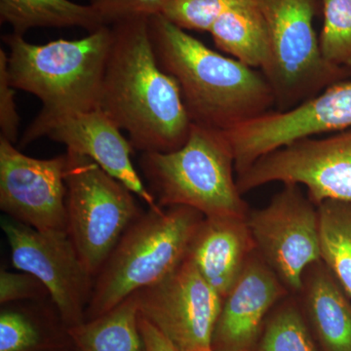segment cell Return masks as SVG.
Segmentation results:
<instances>
[{
  "instance_id": "1",
  "label": "cell",
  "mask_w": 351,
  "mask_h": 351,
  "mask_svg": "<svg viewBox=\"0 0 351 351\" xmlns=\"http://www.w3.org/2000/svg\"><path fill=\"white\" fill-rule=\"evenodd\" d=\"M110 27L101 110L129 134L134 151L179 149L188 140L193 122L179 84L157 61L149 19L138 18Z\"/></svg>"
},
{
  "instance_id": "2",
  "label": "cell",
  "mask_w": 351,
  "mask_h": 351,
  "mask_svg": "<svg viewBox=\"0 0 351 351\" xmlns=\"http://www.w3.org/2000/svg\"><path fill=\"white\" fill-rule=\"evenodd\" d=\"M149 29L159 66L179 84L193 123L228 132L276 108L262 71L219 54L162 15L149 18Z\"/></svg>"
},
{
  "instance_id": "3",
  "label": "cell",
  "mask_w": 351,
  "mask_h": 351,
  "mask_svg": "<svg viewBox=\"0 0 351 351\" xmlns=\"http://www.w3.org/2000/svg\"><path fill=\"white\" fill-rule=\"evenodd\" d=\"M2 38L9 50L11 84L43 103L38 119L101 108L112 27L104 25L75 40L58 39L45 44L27 43L15 34Z\"/></svg>"
},
{
  "instance_id": "4",
  "label": "cell",
  "mask_w": 351,
  "mask_h": 351,
  "mask_svg": "<svg viewBox=\"0 0 351 351\" xmlns=\"http://www.w3.org/2000/svg\"><path fill=\"white\" fill-rule=\"evenodd\" d=\"M140 166L160 207H191L207 218L248 217L251 209L234 178V154L226 132L193 123L182 147L145 152Z\"/></svg>"
},
{
  "instance_id": "5",
  "label": "cell",
  "mask_w": 351,
  "mask_h": 351,
  "mask_svg": "<svg viewBox=\"0 0 351 351\" xmlns=\"http://www.w3.org/2000/svg\"><path fill=\"white\" fill-rule=\"evenodd\" d=\"M204 215L186 206L149 208L123 233L95 277L86 320L108 313L174 271L188 256Z\"/></svg>"
},
{
  "instance_id": "6",
  "label": "cell",
  "mask_w": 351,
  "mask_h": 351,
  "mask_svg": "<svg viewBox=\"0 0 351 351\" xmlns=\"http://www.w3.org/2000/svg\"><path fill=\"white\" fill-rule=\"evenodd\" d=\"M269 29L270 54L262 73L269 82L276 110L286 112L306 103L351 76V69L323 58L314 18L322 0H255Z\"/></svg>"
},
{
  "instance_id": "7",
  "label": "cell",
  "mask_w": 351,
  "mask_h": 351,
  "mask_svg": "<svg viewBox=\"0 0 351 351\" xmlns=\"http://www.w3.org/2000/svg\"><path fill=\"white\" fill-rule=\"evenodd\" d=\"M66 154V228L95 278L127 228L144 212L130 189L92 159Z\"/></svg>"
},
{
  "instance_id": "8",
  "label": "cell",
  "mask_w": 351,
  "mask_h": 351,
  "mask_svg": "<svg viewBox=\"0 0 351 351\" xmlns=\"http://www.w3.org/2000/svg\"><path fill=\"white\" fill-rule=\"evenodd\" d=\"M242 195L270 184L304 186L316 206L326 200L351 201V131L306 138L269 152L237 175Z\"/></svg>"
},
{
  "instance_id": "9",
  "label": "cell",
  "mask_w": 351,
  "mask_h": 351,
  "mask_svg": "<svg viewBox=\"0 0 351 351\" xmlns=\"http://www.w3.org/2000/svg\"><path fill=\"white\" fill-rule=\"evenodd\" d=\"M247 221L261 257L289 292H301L304 272L321 261L317 206L301 186L284 184L267 206L250 210Z\"/></svg>"
},
{
  "instance_id": "10",
  "label": "cell",
  "mask_w": 351,
  "mask_h": 351,
  "mask_svg": "<svg viewBox=\"0 0 351 351\" xmlns=\"http://www.w3.org/2000/svg\"><path fill=\"white\" fill-rule=\"evenodd\" d=\"M0 223L13 267L44 284L66 327L84 322L95 278L83 265L69 233L41 232L7 216Z\"/></svg>"
},
{
  "instance_id": "11",
  "label": "cell",
  "mask_w": 351,
  "mask_h": 351,
  "mask_svg": "<svg viewBox=\"0 0 351 351\" xmlns=\"http://www.w3.org/2000/svg\"><path fill=\"white\" fill-rule=\"evenodd\" d=\"M134 295L140 315L162 332L178 350H212L223 299L188 256L169 276Z\"/></svg>"
},
{
  "instance_id": "12",
  "label": "cell",
  "mask_w": 351,
  "mask_h": 351,
  "mask_svg": "<svg viewBox=\"0 0 351 351\" xmlns=\"http://www.w3.org/2000/svg\"><path fill=\"white\" fill-rule=\"evenodd\" d=\"M351 127V82L337 83L292 110H272L226 132L237 175L261 157L302 140Z\"/></svg>"
},
{
  "instance_id": "13",
  "label": "cell",
  "mask_w": 351,
  "mask_h": 351,
  "mask_svg": "<svg viewBox=\"0 0 351 351\" xmlns=\"http://www.w3.org/2000/svg\"><path fill=\"white\" fill-rule=\"evenodd\" d=\"M66 167V154L34 158L0 137V209L41 232H68Z\"/></svg>"
},
{
  "instance_id": "14",
  "label": "cell",
  "mask_w": 351,
  "mask_h": 351,
  "mask_svg": "<svg viewBox=\"0 0 351 351\" xmlns=\"http://www.w3.org/2000/svg\"><path fill=\"white\" fill-rule=\"evenodd\" d=\"M43 137L66 145V151L92 159L149 208L158 206L134 167L130 142L101 108L64 113L50 119L36 117L23 133L21 147Z\"/></svg>"
},
{
  "instance_id": "15",
  "label": "cell",
  "mask_w": 351,
  "mask_h": 351,
  "mask_svg": "<svg viewBox=\"0 0 351 351\" xmlns=\"http://www.w3.org/2000/svg\"><path fill=\"white\" fill-rule=\"evenodd\" d=\"M290 294L256 251L223 299L212 338L213 351H253L270 311Z\"/></svg>"
},
{
  "instance_id": "16",
  "label": "cell",
  "mask_w": 351,
  "mask_h": 351,
  "mask_svg": "<svg viewBox=\"0 0 351 351\" xmlns=\"http://www.w3.org/2000/svg\"><path fill=\"white\" fill-rule=\"evenodd\" d=\"M247 218L205 217L189 247L188 257L221 299L257 249Z\"/></svg>"
},
{
  "instance_id": "17",
  "label": "cell",
  "mask_w": 351,
  "mask_h": 351,
  "mask_svg": "<svg viewBox=\"0 0 351 351\" xmlns=\"http://www.w3.org/2000/svg\"><path fill=\"white\" fill-rule=\"evenodd\" d=\"M300 294L323 351H351V298L322 261L304 272Z\"/></svg>"
},
{
  "instance_id": "18",
  "label": "cell",
  "mask_w": 351,
  "mask_h": 351,
  "mask_svg": "<svg viewBox=\"0 0 351 351\" xmlns=\"http://www.w3.org/2000/svg\"><path fill=\"white\" fill-rule=\"evenodd\" d=\"M68 327L51 299L2 306L0 351H64Z\"/></svg>"
},
{
  "instance_id": "19",
  "label": "cell",
  "mask_w": 351,
  "mask_h": 351,
  "mask_svg": "<svg viewBox=\"0 0 351 351\" xmlns=\"http://www.w3.org/2000/svg\"><path fill=\"white\" fill-rule=\"evenodd\" d=\"M209 32L219 50L261 71L267 68L269 29L255 0H234Z\"/></svg>"
},
{
  "instance_id": "20",
  "label": "cell",
  "mask_w": 351,
  "mask_h": 351,
  "mask_svg": "<svg viewBox=\"0 0 351 351\" xmlns=\"http://www.w3.org/2000/svg\"><path fill=\"white\" fill-rule=\"evenodd\" d=\"M135 295L93 319L68 328L75 351H145Z\"/></svg>"
},
{
  "instance_id": "21",
  "label": "cell",
  "mask_w": 351,
  "mask_h": 351,
  "mask_svg": "<svg viewBox=\"0 0 351 351\" xmlns=\"http://www.w3.org/2000/svg\"><path fill=\"white\" fill-rule=\"evenodd\" d=\"M0 21L22 36L34 27H82L92 32L105 25L90 4L71 0H0Z\"/></svg>"
},
{
  "instance_id": "22",
  "label": "cell",
  "mask_w": 351,
  "mask_h": 351,
  "mask_svg": "<svg viewBox=\"0 0 351 351\" xmlns=\"http://www.w3.org/2000/svg\"><path fill=\"white\" fill-rule=\"evenodd\" d=\"M321 261L351 298V201L318 205Z\"/></svg>"
},
{
  "instance_id": "23",
  "label": "cell",
  "mask_w": 351,
  "mask_h": 351,
  "mask_svg": "<svg viewBox=\"0 0 351 351\" xmlns=\"http://www.w3.org/2000/svg\"><path fill=\"white\" fill-rule=\"evenodd\" d=\"M293 295H287L267 316L258 351H318L306 321Z\"/></svg>"
},
{
  "instance_id": "24",
  "label": "cell",
  "mask_w": 351,
  "mask_h": 351,
  "mask_svg": "<svg viewBox=\"0 0 351 351\" xmlns=\"http://www.w3.org/2000/svg\"><path fill=\"white\" fill-rule=\"evenodd\" d=\"M322 13L321 54L330 64L351 69V0H322Z\"/></svg>"
},
{
  "instance_id": "25",
  "label": "cell",
  "mask_w": 351,
  "mask_h": 351,
  "mask_svg": "<svg viewBox=\"0 0 351 351\" xmlns=\"http://www.w3.org/2000/svg\"><path fill=\"white\" fill-rule=\"evenodd\" d=\"M234 0H169L161 15L184 31L210 32Z\"/></svg>"
},
{
  "instance_id": "26",
  "label": "cell",
  "mask_w": 351,
  "mask_h": 351,
  "mask_svg": "<svg viewBox=\"0 0 351 351\" xmlns=\"http://www.w3.org/2000/svg\"><path fill=\"white\" fill-rule=\"evenodd\" d=\"M169 0H89L104 25L119 24L125 21L161 15Z\"/></svg>"
},
{
  "instance_id": "27",
  "label": "cell",
  "mask_w": 351,
  "mask_h": 351,
  "mask_svg": "<svg viewBox=\"0 0 351 351\" xmlns=\"http://www.w3.org/2000/svg\"><path fill=\"white\" fill-rule=\"evenodd\" d=\"M49 292L44 284L29 272L0 271V304L36 302L49 299Z\"/></svg>"
},
{
  "instance_id": "28",
  "label": "cell",
  "mask_w": 351,
  "mask_h": 351,
  "mask_svg": "<svg viewBox=\"0 0 351 351\" xmlns=\"http://www.w3.org/2000/svg\"><path fill=\"white\" fill-rule=\"evenodd\" d=\"M15 88L8 73V53L0 49V137L15 144L19 136L20 117L15 103Z\"/></svg>"
},
{
  "instance_id": "29",
  "label": "cell",
  "mask_w": 351,
  "mask_h": 351,
  "mask_svg": "<svg viewBox=\"0 0 351 351\" xmlns=\"http://www.w3.org/2000/svg\"><path fill=\"white\" fill-rule=\"evenodd\" d=\"M138 328L144 341L145 351H179L165 336L142 316H138Z\"/></svg>"
},
{
  "instance_id": "30",
  "label": "cell",
  "mask_w": 351,
  "mask_h": 351,
  "mask_svg": "<svg viewBox=\"0 0 351 351\" xmlns=\"http://www.w3.org/2000/svg\"><path fill=\"white\" fill-rule=\"evenodd\" d=\"M208 351H213V350H208Z\"/></svg>"
}]
</instances>
